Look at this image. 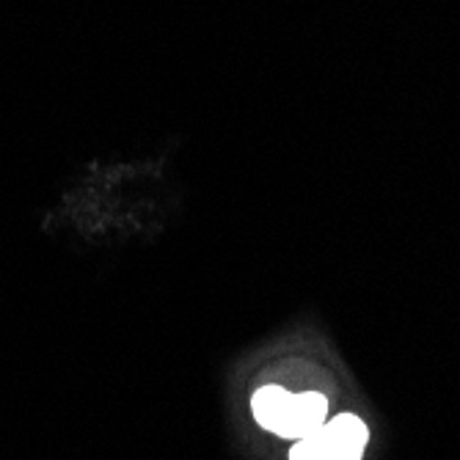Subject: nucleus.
Here are the masks:
<instances>
[{
  "label": "nucleus",
  "mask_w": 460,
  "mask_h": 460,
  "mask_svg": "<svg viewBox=\"0 0 460 460\" xmlns=\"http://www.w3.org/2000/svg\"><path fill=\"white\" fill-rule=\"evenodd\" d=\"M251 408L265 430L284 438H306L325 425L328 416V400L323 394H289L281 386H262L251 400Z\"/></svg>",
  "instance_id": "1"
},
{
  "label": "nucleus",
  "mask_w": 460,
  "mask_h": 460,
  "mask_svg": "<svg viewBox=\"0 0 460 460\" xmlns=\"http://www.w3.org/2000/svg\"><path fill=\"white\" fill-rule=\"evenodd\" d=\"M367 438V425L358 416L340 413L306 438H298L289 449V460H361Z\"/></svg>",
  "instance_id": "2"
}]
</instances>
